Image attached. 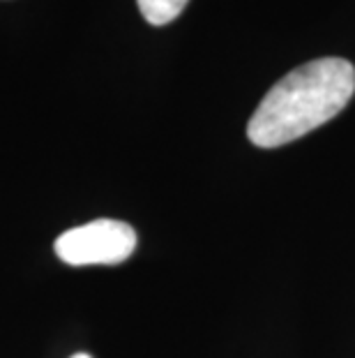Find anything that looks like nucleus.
<instances>
[{
  "label": "nucleus",
  "instance_id": "7ed1b4c3",
  "mask_svg": "<svg viewBox=\"0 0 355 358\" xmlns=\"http://www.w3.org/2000/svg\"><path fill=\"white\" fill-rule=\"evenodd\" d=\"M137 3L150 26H166L183 14L190 0H137Z\"/></svg>",
  "mask_w": 355,
  "mask_h": 358
},
{
  "label": "nucleus",
  "instance_id": "f257e3e1",
  "mask_svg": "<svg viewBox=\"0 0 355 358\" xmlns=\"http://www.w3.org/2000/svg\"><path fill=\"white\" fill-rule=\"evenodd\" d=\"M355 67L344 58H319L282 77L249 118L247 136L259 148L291 143L328 123L351 102Z\"/></svg>",
  "mask_w": 355,
  "mask_h": 358
},
{
  "label": "nucleus",
  "instance_id": "20e7f679",
  "mask_svg": "<svg viewBox=\"0 0 355 358\" xmlns=\"http://www.w3.org/2000/svg\"><path fill=\"white\" fill-rule=\"evenodd\" d=\"M72 358H90V356L88 354H74Z\"/></svg>",
  "mask_w": 355,
  "mask_h": 358
},
{
  "label": "nucleus",
  "instance_id": "f03ea898",
  "mask_svg": "<svg viewBox=\"0 0 355 358\" xmlns=\"http://www.w3.org/2000/svg\"><path fill=\"white\" fill-rule=\"evenodd\" d=\"M137 250V231L120 220H93L56 241V255L70 266L123 264Z\"/></svg>",
  "mask_w": 355,
  "mask_h": 358
}]
</instances>
